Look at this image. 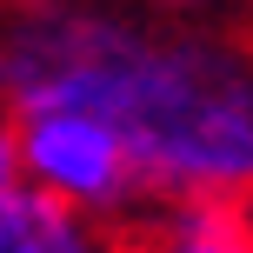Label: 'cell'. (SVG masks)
Here are the masks:
<instances>
[{
    "label": "cell",
    "mask_w": 253,
    "mask_h": 253,
    "mask_svg": "<svg viewBox=\"0 0 253 253\" xmlns=\"http://www.w3.org/2000/svg\"><path fill=\"white\" fill-rule=\"evenodd\" d=\"M0 107L107 120L147 200H233L253 187V60L207 34H147L100 7L40 0L0 34Z\"/></svg>",
    "instance_id": "6da1fadb"
},
{
    "label": "cell",
    "mask_w": 253,
    "mask_h": 253,
    "mask_svg": "<svg viewBox=\"0 0 253 253\" xmlns=\"http://www.w3.org/2000/svg\"><path fill=\"white\" fill-rule=\"evenodd\" d=\"M7 120H13L27 187L107 220L114 233H126L147 213V180H140L133 153L120 147V133L107 120L80 114V107H27V114H7Z\"/></svg>",
    "instance_id": "7a4b0ae2"
},
{
    "label": "cell",
    "mask_w": 253,
    "mask_h": 253,
    "mask_svg": "<svg viewBox=\"0 0 253 253\" xmlns=\"http://www.w3.org/2000/svg\"><path fill=\"white\" fill-rule=\"evenodd\" d=\"M0 253H120V233L40 187H20L0 207Z\"/></svg>",
    "instance_id": "3957f363"
},
{
    "label": "cell",
    "mask_w": 253,
    "mask_h": 253,
    "mask_svg": "<svg viewBox=\"0 0 253 253\" xmlns=\"http://www.w3.org/2000/svg\"><path fill=\"white\" fill-rule=\"evenodd\" d=\"M133 253H253V233L227 200H147L133 220Z\"/></svg>",
    "instance_id": "277c9868"
},
{
    "label": "cell",
    "mask_w": 253,
    "mask_h": 253,
    "mask_svg": "<svg viewBox=\"0 0 253 253\" xmlns=\"http://www.w3.org/2000/svg\"><path fill=\"white\" fill-rule=\"evenodd\" d=\"M20 187H27V180H20V147H13V120L0 114V207H7Z\"/></svg>",
    "instance_id": "5b68a950"
},
{
    "label": "cell",
    "mask_w": 253,
    "mask_h": 253,
    "mask_svg": "<svg viewBox=\"0 0 253 253\" xmlns=\"http://www.w3.org/2000/svg\"><path fill=\"white\" fill-rule=\"evenodd\" d=\"M227 207H233V220H240V227L253 233V187H240V193H233V200H227Z\"/></svg>",
    "instance_id": "8992f818"
},
{
    "label": "cell",
    "mask_w": 253,
    "mask_h": 253,
    "mask_svg": "<svg viewBox=\"0 0 253 253\" xmlns=\"http://www.w3.org/2000/svg\"><path fill=\"white\" fill-rule=\"evenodd\" d=\"M160 7H193V0H160Z\"/></svg>",
    "instance_id": "52a82bcc"
},
{
    "label": "cell",
    "mask_w": 253,
    "mask_h": 253,
    "mask_svg": "<svg viewBox=\"0 0 253 253\" xmlns=\"http://www.w3.org/2000/svg\"><path fill=\"white\" fill-rule=\"evenodd\" d=\"M126 253H133V247H126Z\"/></svg>",
    "instance_id": "ba28073f"
}]
</instances>
